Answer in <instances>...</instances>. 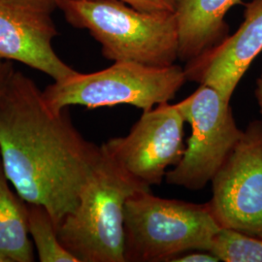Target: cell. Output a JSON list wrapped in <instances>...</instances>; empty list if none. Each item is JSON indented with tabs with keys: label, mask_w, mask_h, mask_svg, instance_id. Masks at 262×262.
<instances>
[{
	"label": "cell",
	"mask_w": 262,
	"mask_h": 262,
	"mask_svg": "<svg viewBox=\"0 0 262 262\" xmlns=\"http://www.w3.org/2000/svg\"><path fill=\"white\" fill-rule=\"evenodd\" d=\"M100 151L66 110L48 105L32 79L12 69L0 85V162L27 204L44 207L58 228L77 206Z\"/></svg>",
	"instance_id": "obj_1"
},
{
	"label": "cell",
	"mask_w": 262,
	"mask_h": 262,
	"mask_svg": "<svg viewBox=\"0 0 262 262\" xmlns=\"http://www.w3.org/2000/svg\"><path fill=\"white\" fill-rule=\"evenodd\" d=\"M73 212L57 228L60 242L79 262H125V204L150 190L104 150Z\"/></svg>",
	"instance_id": "obj_2"
},
{
	"label": "cell",
	"mask_w": 262,
	"mask_h": 262,
	"mask_svg": "<svg viewBox=\"0 0 262 262\" xmlns=\"http://www.w3.org/2000/svg\"><path fill=\"white\" fill-rule=\"evenodd\" d=\"M67 23L85 29L114 62L170 66L178 59L175 13H150L121 0H56Z\"/></svg>",
	"instance_id": "obj_3"
},
{
	"label": "cell",
	"mask_w": 262,
	"mask_h": 262,
	"mask_svg": "<svg viewBox=\"0 0 262 262\" xmlns=\"http://www.w3.org/2000/svg\"><path fill=\"white\" fill-rule=\"evenodd\" d=\"M222 227L208 203L155 196H131L124 211L126 261H171L180 253L210 252Z\"/></svg>",
	"instance_id": "obj_4"
},
{
	"label": "cell",
	"mask_w": 262,
	"mask_h": 262,
	"mask_svg": "<svg viewBox=\"0 0 262 262\" xmlns=\"http://www.w3.org/2000/svg\"><path fill=\"white\" fill-rule=\"evenodd\" d=\"M181 66H151L134 61H117L94 73L77 72L54 82L43 91L48 105L56 112L70 106L89 109L131 105L143 112L174 99L187 82Z\"/></svg>",
	"instance_id": "obj_5"
},
{
	"label": "cell",
	"mask_w": 262,
	"mask_h": 262,
	"mask_svg": "<svg viewBox=\"0 0 262 262\" xmlns=\"http://www.w3.org/2000/svg\"><path fill=\"white\" fill-rule=\"evenodd\" d=\"M229 103L204 84L176 103L191 135L182 159L166 173L169 185L200 190L212 182L243 134Z\"/></svg>",
	"instance_id": "obj_6"
},
{
	"label": "cell",
	"mask_w": 262,
	"mask_h": 262,
	"mask_svg": "<svg viewBox=\"0 0 262 262\" xmlns=\"http://www.w3.org/2000/svg\"><path fill=\"white\" fill-rule=\"evenodd\" d=\"M210 211L222 228L262 239V121L243 130L212 180Z\"/></svg>",
	"instance_id": "obj_7"
},
{
	"label": "cell",
	"mask_w": 262,
	"mask_h": 262,
	"mask_svg": "<svg viewBox=\"0 0 262 262\" xmlns=\"http://www.w3.org/2000/svg\"><path fill=\"white\" fill-rule=\"evenodd\" d=\"M185 122L176 104H159L143 112L126 136L102 148L131 177L149 187L159 185L185 152Z\"/></svg>",
	"instance_id": "obj_8"
},
{
	"label": "cell",
	"mask_w": 262,
	"mask_h": 262,
	"mask_svg": "<svg viewBox=\"0 0 262 262\" xmlns=\"http://www.w3.org/2000/svg\"><path fill=\"white\" fill-rule=\"evenodd\" d=\"M56 0H0V59L17 61L62 81L78 71L57 56Z\"/></svg>",
	"instance_id": "obj_9"
},
{
	"label": "cell",
	"mask_w": 262,
	"mask_h": 262,
	"mask_svg": "<svg viewBox=\"0 0 262 262\" xmlns=\"http://www.w3.org/2000/svg\"><path fill=\"white\" fill-rule=\"evenodd\" d=\"M261 52L262 0H252L234 34L187 62V80L213 86L230 102L239 82Z\"/></svg>",
	"instance_id": "obj_10"
},
{
	"label": "cell",
	"mask_w": 262,
	"mask_h": 262,
	"mask_svg": "<svg viewBox=\"0 0 262 262\" xmlns=\"http://www.w3.org/2000/svg\"><path fill=\"white\" fill-rule=\"evenodd\" d=\"M239 0H178V58L188 62L228 36L225 16Z\"/></svg>",
	"instance_id": "obj_11"
},
{
	"label": "cell",
	"mask_w": 262,
	"mask_h": 262,
	"mask_svg": "<svg viewBox=\"0 0 262 262\" xmlns=\"http://www.w3.org/2000/svg\"><path fill=\"white\" fill-rule=\"evenodd\" d=\"M0 162V254L9 262H32L28 204L11 187Z\"/></svg>",
	"instance_id": "obj_12"
},
{
	"label": "cell",
	"mask_w": 262,
	"mask_h": 262,
	"mask_svg": "<svg viewBox=\"0 0 262 262\" xmlns=\"http://www.w3.org/2000/svg\"><path fill=\"white\" fill-rule=\"evenodd\" d=\"M28 225L39 261L79 262L60 242L56 224L44 207L28 204Z\"/></svg>",
	"instance_id": "obj_13"
},
{
	"label": "cell",
	"mask_w": 262,
	"mask_h": 262,
	"mask_svg": "<svg viewBox=\"0 0 262 262\" xmlns=\"http://www.w3.org/2000/svg\"><path fill=\"white\" fill-rule=\"evenodd\" d=\"M210 253L220 261L262 262V239L222 228L215 235Z\"/></svg>",
	"instance_id": "obj_14"
},
{
	"label": "cell",
	"mask_w": 262,
	"mask_h": 262,
	"mask_svg": "<svg viewBox=\"0 0 262 262\" xmlns=\"http://www.w3.org/2000/svg\"><path fill=\"white\" fill-rule=\"evenodd\" d=\"M135 9L150 13H175L178 0H121Z\"/></svg>",
	"instance_id": "obj_15"
},
{
	"label": "cell",
	"mask_w": 262,
	"mask_h": 262,
	"mask_svg": "<svg viewBox=\"0 0 262 262\" xmlns=\"http://www.w3.org/2000/svg\"><path fill=\"white\" fill-rule=\"evenodd\" d=\"M201 251H193V253H187L184 255H178L173 258V262H217L220 259L213 253H200Z\"/></svg>",
	"instance_id": "obj_16"
},
{
	"label": "cell",
	"mask_w": 262,
	"mask_h": 262,
	"mask_svg": "<svg viewBox=\"0 0 262 262\" xmlns=\"http://www.w3.org/2000/svg\"><path fill=\"white\" fill-rule=\"evenodd\" d=\"M14 68L13 63L8 60L0 59V85L4 82V80L9 75L10 72Z\"/></svg>",
	"instance_id": "obj_17"
},
{
	"label": "cell",
	"mask_w": 262,
	"mask_h": 262,
	"mask_svg": "<svg viewBox=\"0 0 262 262\" xmlns=\"http://www.w3.org/2000/svg\"><path fill=\"white\" fill-rule=\"evenodd\" d=\"M254 95L256 98V102L259 107V111L262 114V70L260 72V75L256 80V86L254 91Z\"/></svg>",
	"instance_id": "obj_18"
},
{
	"label": "cell",
	"mask_w": 262,
	"mask_h": 262,
	"mask_svg": "<svg viewBox=\"0 0 262 262\" xmlns=\"http://www.w3.org/2000/svg\"><path fill=\"white\" fill-rule=\"evenodd\" d=\"M0 262H9V261H8V260H7V259H6V258H5V257H4V256H3V255H1V254H0Z\"/></svg>",
	"instance_id": "obj_19"
}]
</instances>
